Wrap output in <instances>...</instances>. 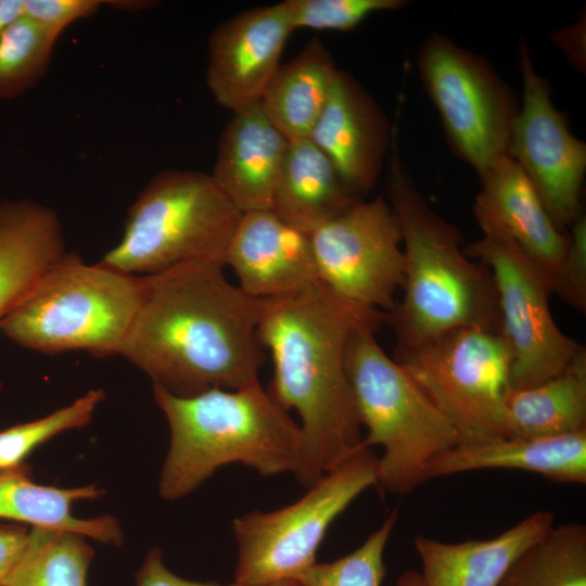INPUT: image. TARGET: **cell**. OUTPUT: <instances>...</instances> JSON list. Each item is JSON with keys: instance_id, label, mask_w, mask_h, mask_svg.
<instances>
[{"instance_id": "obj_29", "label": "cell", "mask_w": 586, "mask_h": 586, "mask_svg": "<svg viewBox=\"0 0 586 586\" xmlns=\"http://www.w3.org/2000/svg\"><path fill=\"white\" fill-rule=\"evenodd\" d=\"M397 520L395 509L357 549L331 562H316L296 579L298 585L381 586L386 574L384 550Z\"/></svg>"}, {"instance_id": "obj_8", "label": "cell", "mask_w": 586, "mask_h": 586, "mask_svg": "<svg viewBox=\"0 0 586 586\" xmlns=\"http://www.w3.org/2000/svg\"><path fill=\"white\" fill-rule=\"evenodd\" d=\"M378 458L362 448L327 472L298 500L272 511L252 510L233 519L238 546L234 582L266 586L297 579L316 563L332 522L377 484Z\"/></svg>"}, {"instance_id": "obj_30", "label": "cell", "mask_w": 586, "mask_h": 586, "mask_svg": "<svg viewBox=\"0 0 586 586\" xmlns=\"http://www.w3.org/2000/svg\"><path fill=\"white\" fill-rule=\"evenodd\" d=\"M102 390H90L54 412L0 432V471L24 466V459L38 445L56 434L86 425L103 399Z\"/></svg>"}, {"instance_id": "obj_38", "label": "cell", "mask_w": 586, "mask_h": 586, "mask_svg": "<svg viewBox=\"0 0 586 586\" xmlns=\"http://www.w3.org/2000/svg\"><path fill=\"white\" fill-rule=\"evenodd\" d=\"M396 586H422L420 573L417 571H405L397 579Z\"/></svg>"}, {"instance_id": "obj_5", "label": "cell", "mask_w": 586, "mask_h": 586, "mask_svg": "<svg viewBox=\"0 0 586 586\" xmlns=\"http://www.w3.org/2000/svg\"><path fill=\"white\" fill-rule=\"evenodd\" d=\"M366 322L349 334L344 356L359 422L367 430L362 447L381 446L377 484L396 495L424 483L425 469L459 443L458 433L411 375L382 349Z\"/></svg>"}, {"instance_id": "obj_24", "label": "cell", "mask_w": 586, "mask_h": 586, "mask_svg": "<svg viewBox=\"0 0 586 586\" xmlns=\"http://www.w3.org/2000/svg\"><path fill=\"white\" fill-rule=\"evenodd\" d=\"M101 495L102 491L94 485L59 488L37 484L28 476L25 464L0 471V519L29 523L33 527L69 531L118 545L123 533L114 518L80 519L72 514L73 502Z\"/></svg>"}, {"instance_id": "obj_39", "label": "cell", "mask_w": 586, "mask_h": 586, "mask_svg": "<svg viewBox=\"0 0 586 586\" xmlns=\"http://www.w3.org/2000/svg\"><path fill=\"white\" fill-rule=\"evenodd\" d=\"M266 586H300L296 579H283Z\"/></svg>"}, {"instance_id": "obj_3", "label": "cell", "mask_w": 586, "mask_h": 586, "mask_svg": "<svg viewBox=\"0 0 586 586\" xmlns=\"http://www.w3.org/2000/svg\"><path fill=\"white\" fill-rule=\"evenodd\" d=\"M385 199L402 233L404 296L385 313L396 347H411L447 332L477 328L500 334L496 286L489 269L460 249L459 230L425 201L400 158L394 125Z\"/></svg>"}, {"instance_id": "obj_15", "label": "cell", "mask_w": 586, "mask_h": 586, "mask_svg": "<svg viewBox=\"0 0 586 586\" xmlns=\"http://www.w3.org/2000/svg\"><path fill=\"white\" fill-rule=\"evenodd\" d=\"M394 127L371 94L336 69L309 139L328 156L345 184L364 198L379 180Z\"/></svg>"}, {"instance_id": "obj_36", "label": "cell", "mask_w": 586, "mask_h": 586, "mask_svg": "<svg viewBox=\"0 0 586 586\" xmlns=\"http://www.w3.org/2000/svg\"><path fill=\"white\" fill-rule=\"evenodd\" d=\"M551 40L578 71L585 72V14L571 26L555 31Z\"/></svg>"}, {"instance_id": "obj_10", "label": "cell", "mask_w": 586, "mask_h": 586, "mask_svg": "<svg viewBox=\"0 0 586 586\" xmlns=\"http://www.w3.org/2000/svg\"><path fill=\"white\" fill-rule=\"evenodd\" d=\"M404 367L458 433V444L506 436L504 400L512 357L501 334L463 328L429 342L395 347Z\"/></svg>"}, {"instance_id": "obj_31", "label": "cell", "mask_w": 586, "mask_h": 586, "mask_svg": "<svg viewBox=\"0 0 586 586\" xmlns=\"http://www.w3.org/2000/svg\"><path fill=\"white\" fill-rule=\"evenodd\" d=\"M294 29L348 31L377 12L394 11L405 0H284Z\"/></svg>"}, {"instance_id": "obj_2", "label": "cell", "mask_w": 586, "mask_h": 586, "mask_svg": "<svg viewBox=\"0 0 586 586\" xmlns=\"http://www.w3.org/2000/svg\"><path fill=\"white\" fill-rule=\"evenodd\" d=\"M366 322L384 323L385 313L347 302L318 280L271 298L260 319L258 341L273 365L267 391L301 419L293 474L306 488L364 448L344 356L351 332Z\"/></svg>"}, {"instance_id": "obj_27", "label": "cell", "mask_w": 586, "mask_h": 586, "mask_svg": "<svg viewBox=\"0 0 586 586\" xmlns=\"http://www.w3.org/2000/svg\"><path fill=\"white\" fill-rule=\"evenodd\" d=\"M84 537L69 531L33 527L2 586H87L93 550Z\"/></svg>"}, {"instance_id": "obj_19", "label": "cell", "mask_w": 586, "mask_h": 586, "mask_svg": "<svg viewBox=\"0 0 586 586\" xmlns=\"http://www.w3.org/2000/svg\"><path fill=\"white\" fill-rule=\"evenodd\" d=\"M553 522L551 511L539 510L486 539L446 543L416 535L422 586H499L517 557Z\"/></svg>"}, {"instance_id": "obj_21", "label": "cell", "mask_w": 586, "mask_h": 586, "mask_svg": "<svg viewBox=\"0 0 586 586\" xmlns=\"http://www.w3.org/2000/svg\"><path fill=\"white\" fill-rule=\"evenodd\" d=\"M64 253L52 208L28 199L0 203V321Z\"/></svg>"}, {"instance_id": "obj_12", "label": "cell", "mask_w": 586, "mask_h": 586, "mask_svg": "<svg viewBox=\"0 0 586 586\" xmlns=\"http://www.w3.org/2000/svg\"><path fill=\"white\" fill-rule=\"evenodd\" d=\"M311 245L318 281L358 306L391 311L405 280L402 233L384 194L360 201L317 228Z\"/></svg>"}, {"instance_id": "obj_23", "label": "cell", "mask_w": 586, "mask_h": 586, "mask_svg": "<svg viewBox=\"0 0 586 586\" xmlns=\"http://www.w3.org/2000/svg\"><path fill=\"white\" fill-rule=\"evenodd\" d=\"M507 437L542 438L586 430V349L559 373L509 388L504 400Z\"/></svg>"}, {"instance_id": "obj_9", "label": "cell", "mask_w": 586, "mask_h": 586, "mask_svg": "<svg viewBox=\"0 0 586 586\" xmlns=\"http://www.w3.org/2000/svg\"><path fill=\"white\" fill-rule=\"evenodd\" d=\"M416 66L458 158L480 178L509 155L520 101L486 58L433 33L419 47Z\"/></svg>"}, {"instance_id": "obj_17", "label": "cell", "mask_w": 586, "mask_h": 586, "mask_svg": "<svg viewBox=\"0 0 586 586\" xmlns=\"http://www.w3.org/2000/svg\"><path fill=\"white\" fill-rule=\"evenodd\" d=\"M481 191L473 214L476 224L494 226L555 281L565 260L569 232L553 221L534 186L509 156L501 157L479 178Z\"/></svg>"}, {"instance_id": "obj_28", "label": "cell", "mask_w": 586, "mask_h": 586, "mask_svg": "<svg viewBox=\"0 0 586 586\" xmlns=\"http://www.w3.org/2000/svg\"><path fill=\"white\" fill-rule=\"evenodd\" d=\"M58 38L22 14L0 36V101L31 90L46 75Z\"/></svg>"}, {"instance_id": "obj_14", "label": "cell", "mask_w": 586, "mask_h": 586, "mask_svg": "<svg viewBox=\"0 0 586 586\" xmlns=\"http://www.w3.org/2000/svg\"><path fill=\"white\" fill-rule=\"evenodd\" d=\"M294 30L285 1L240 12L216 26L206 68L214 100L232 113L259 103Z\"/></svg>"}, {"instance_id": "obj_18", "label": "cell", "mask_w": 586, "mask_h": 586, "mask_svg": "<svg viewBox=\"0 0 586 586\" xmlns=\"http://www.w3.org/2000/svg\"><path fill=\"white\" fill-rule=\"evenodd\" d=\"M289 139L259 103L233 112L211 175L241 212L271 211Z\"/></svg>"}, {"instance_id": "obj_26", "label": "cell", "mask_w": 586, "mask_h": 586, "mask_svg": "<svg viewBox=\"0 0 586 586\" xmlns=\"http://www.w3.org/2000/svg\"><path fill=\"white\" fill-rule=\"evenodd\" d=\"M499 586H586V526L550 527L517 557Z\"/></svg>"}, {"instance_id": "obj_33", "label": "cell", "mask_w": 586, "mask_h": 586, "mask_svg": "<svg viewBox=\"0 0 586 586\" xmlns=\"http://www.w3.org/2000/svg\"><path fill=\"white\" fill-rule=\"evenodd\" d=\"M102 3L100 0H23V14L59 38L71 24L93 16Z\"/></svg>"}, {"instance_id": "obj_16", "label": "cell", "mask_w": 586, "mask_h": 586, "mask_svg": "<svg viewBox=\"0 0 586 586\" xmlns=\"http://www.w3.org/2000/svg\"><path fill=\"white\" fill-rule=\"evenodd\" d=\"M224 265L255 298L284 297L318 280L310 234L272 211L242 213Z\"/></svg>"}, {"instance_id": "obj_13", "label": "cell", "mask_w": 586, "mask_h": 586, "mask_svg": "<svg viewBox=\"0 0 586 586\" xmlns=\"http://www.w3.org/2000/svg\"><path fill=\"white\" fill-rule=\"evenodd\" d=\"M518 50L522 100L509 156L530 179L557 226L566 231L584 215L586 143L572 135L568 116L553 105L550 85L537 73L524 38Z\"/></svg>"}, {"instance_id": "obj_35", "label": "cell", "mask_w": 586, "mask_h": 586, "mask_svg": "<svg viewBox=\"0 0 586 586\" xmlns=\"http://www.w3.org/2000/svg\"><path fill=\"white\" fill-rule=\"evenodd\" d=\"M28 532L20 525L0 524V586L21 558Z\"/></svg>"}, {"instance_id": "obj_4", "label": "cell", "mask_w": 586, "mask_h": 586, "mask_svg": "<svg viewBox=\"0 0 586 586\" xmlns=\"http://www.w3.org/2000/svg\"><path fill=\"white\" fill-rule=\"evenodd\" d=\"M153 397L170 431L158 484L163 498L190 494L228 463H243L263 476L295 472L300 425L259 381L192 396H176L153 385Z\"/></svg>"}, {"instance_id": "obj_37", "label": "cell", "mask_w": 586, "mask_h": 586, "mask_svg": "<svg viewBox=\"0 0 586 586\" xmlns=\"http://www.w3.org/2000/svg\"><path fill=\"white\" fill-rule=\"evenodd\" d=\"M23 14V0H0V36Z\"/></svg>"}, {"instance_id": "obj_25", "label": "cell", "mask_w": 586, "mask_h": 586, "mask_svg": "<svg viewBox=\"0 0 586 586\" xmlns=\"http://www.w3.org/2000/svg\"><path fill=\"white\" fill-rule=\"evenodd\" d=\"M337 67L326 46L309 40L280 65L260 99L269 120L290 140L308 138L328 100Z\"/></svg>"}, {"instance_id": "obj_7", "label": "cell", "mask_w": 586, "mask_h": 586, "mask_svg": "<svg viewBox=\"0 0 586 586\" xmlns=\"http://www.w3.org/2000/svg\"><path fill=\"white\" fill-rule=\"evenodd\" d=\"M241 215L209 174L162 170L128 208L123 235L101 263L133 276L198 262L224 264Z\"/></svg>"}, {"instance_id": "obj_22", "label": "cell", "mask_w": 586, "mask_h": 586, "mask_svg": "<svg viewBox=\"0 0 586 586\" xmlns=\"http://www.w3.org/2000/svg\"><path fill=\"white\" fill-rule=\"evenodd\" d=\"M362 200L309 138L289 140L271 209L276 215L311 234Z\"/></svg>"}, {"instance_id": "obj_6", "label": "cell", "mask_w": 586, "mask_h": 586, "mask_svg": "<svg viewBox=\"0 0 586 586\" xmlns=\"http://www.w3.org/2000/svg\"><path fill=\"white\" fill-rule=\"evenodd\" d=\"M142 276L64 253L0 321L10 340L43 354H117L142 295Z\"/></svg>"}, {"instance_id": "obj_1", "label": "cell", "mask_w": 586, "mask_h": 586, "mask_svg": "<svg viewBox=\"0 0 586 586\" xmlns=\"http://www.w3.org/2000/svg\"><path fill=\"white\" fill-rule=\"evenodd\" d=\"M219 262L182 264L142 276V295L118 349L176 396L235 390L259 381L257 330L271 298L232 284Z\"/></svg>"}, {"instance_id": "obj_34", "label": "cell", "mask_w": 586, "mask_h": 586, "mask_svg": "<svg viewBox=\"0 0 586 586\" xmlns=\"http://www.w3.org/2000/svg\"><path fill=\"white\" fill-rule=\"evenodd\" d=\"M136 586H239L235 583L221 585L217 582H199L182 578L169 571L158 548H152L136 575Z\"/></svg>"}, {"instance_id": "obj_32", "label": "cell", "mask_w": 586, "mask_h": 586, "mask_svg": "<svg viewBox=\"0 0 586 586\" xmlns=\"http://www.w3.org/2000/svg\"><path fill=\"white\" fill-rule=\"evenodd\" d=\"M565 260L555 281L553 294L574 309L586 310V217L581 216L571 227Z\"/></svg>"}, {"instance_id": "obj_11", "label": "cell", "mask_w": 586, "mask_h": 586, "mask_svg": "<svg viewBox=\"0 0 586 586\" xmlns=\"http://www.w3.org/2000/svg\"><path fill=\"white\" fill-rule=\"evenodd\" d=\"M479 227L482 237L463 253L492 273L500 334L512 357L510 388L527 387L562 371L584 346L563 333L551 315V277L505 232L486 224Z\"/></svg>"}, {"instance_id": "obj_20", "label": "cell", "mask_w": 586, "mask_h": 586, "mask_svg": "<svg viewBox=\"0 0 586 586\" xmlns=\"http://www.w3.org/2000/svg\"><path fill=\"white\" fill-rule=\"evenodd\" d=\"M515 469L558 483H586V430L542 438L499 437L476 444H457L436 456L425 480L457 473Z\"/></svg>"}]
</instances>
